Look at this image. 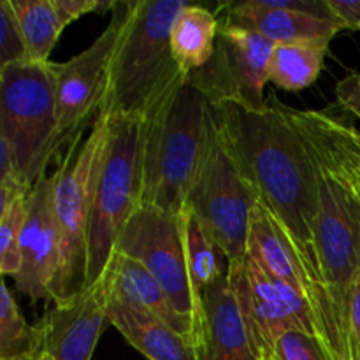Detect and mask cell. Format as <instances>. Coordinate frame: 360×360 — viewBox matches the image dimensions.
Returning <instances> with one entry per match:
<instances>
[{
	"label": "cell",
	"instance_id": "cell-4",
	"mask_svg": "<svg viewBox=\"0 0 360 360\" xmlns=\"http://www.w3.org/2000/svg\"><path fill=\"white\" fill-rule=\"evenodd\" d=\"M217 141L213 104L188 77L174 97L144 122V206L181 214Z\"/></svg>",
	"mask_w": 360,
	"mask_h": 360
},
{
	"label": "cell",
	"instance_id": "cell-28",
	"mask_svg": "<svg viewBox=\"0 0 360 360\" xmlns=\"http://www.w3.org/2000/svg\"><path fill=\"white\" fill-rule=\"evenodd\" d=\"M347 326L350 333V347L360 348V271L352 280L347 294Z\"/></svg>",
	"mask_w": 360,
	"mask_h": 360
},
{
	"label": "cell",
	"instance_id": "cell-10",
	"mask_svg": "<svg viewBox=\"0 0 360 360\" xmlns=\"http://www.w3.org/2000/svg\"><path fill=\"white\" fill-rule=\"evenodd\" d=\"M227 276L260 360H273L278 340L290 330L319 336L308 299L267 273L248 253L229 262Z\"/></svg>",
	"mask_w": 360,
	"mask_h": 360
},
{
	"label": "cell",
	"instance_id": "cell-11",
	"mask_svg": "<svg viewBox=\"0 0 360 360\" xmlns=\"http://www.w3.org/2000/svg\"><path fill=\"white\" fill-rule=\"evenodd\" d=\"M257 202L253 190L218 139L185 207L192 211L227 262L246 255L250 218Z\"/></svg>",
	"mask_w": 360,
	"mask_h": 360
},
{
	"label": "cell",
	"instance_id": "cell-12",
	"mask_svg": "<svg viewBox=\"0 0 360 360\" xmlns=\"http://www.w3.org/2000/svg\"><path fill=\"white\" fill-rule=\"evenodd\" d=\"M273 48L274 42L259 32L220 23L213 58L188 77L211 104H236L250 111H264L269 108L266 84Z\"/></svg>",
	"mask_w": 360,
	"mask_h": 360
},
{
	"label": "cell",
	"instance_id": "cell-21",
	"mask_svg": "<svg viewBox=\"0 0 360 360\" xmlns=\"http://www.w3.org/2000/svg\"><path fill=\"white\" fill-rule=\"evenodd\" d=\"M327 48L326 42L274 44L267 69L269 83L287 91L309 88L322 72Z\"/></svg>",
	"mask_w": 360,
	"mask_h": 360
},
{
	"label": "cell",
	"instance_id": "cell-18",
	"mask_svg": "<svg viewBox=\"0 0 360 360\" xmlns=\"http://www.w3.org/2000/svg\"><path fill=\"white\" fill-rule=\"evenodd\" d=\"M102 280L105 281L109 294L146 309L151 315L167 323L176 333L195 340L207 352L206 340L200 334L195 322L188 316L181 315L174 308L164 288L143 264L123 255V253L115 252V257L111 259V264Z\"/></svg>",
	"mask_w": 360,
	"mask_h": 360
},
{
	"label": "cell",
	"instance_id": "cell-17",
	"mask_svg": "<svg viewBox=\"0 0 360 360\" xmlns=\"http://www.w3.org/2000/svg\"><path fill=\"white\" fill-rule=\"evenodd\" d=\"M108 322L148 360H210L195 340L176 333L150 311L109 292Z\"/></svg>",
	"mask_w": 360,
	"mask_h": 360
},
{
	"label": "cell",
	"instance_id": "cell-9",
	"mask_svg": "<svg viewBox=\"0 0 360 360\" xmlns=\"http://www.w3.org/2000/svg\"><path fill=\"white\" fill-rule=\"evenodd\" d=\"M136 2L116 4L111 21L90 48L63 63H53L58 109V151L91 127L101 112L109 69L120 41L132 20Z\"/></svg>",
	"mask_w": 360,
	"mask_h": 360
},
{
	"label": "cell",
	"instance_id": "cell-2",
	"mask_svg": "<svg viewBox=\"0 0 360 360\" xmlns=\"http://www.w3.org/2000/svg\"><path fill=\"white\" fill-rule=\"evenodd\" d=\"M218 139L231 155L257 200L283 224L308 260L320 292L316 322H322V290L311 259L313 227L319 214V176L301 134L283 105L250 111L236 104H213Z\"/></svg>",
	"mask_w": 360,
	"mask_h": 360
},
{
	"label": "cell",
	"instance_id": "cell-8",
	"mask_svg": "<svg viewBox=\"0 0 360 360\" xmlns=\"http://www.w3.org/2000/svg\"><path fill=\"white\" fill-rule=\"evenodd\" d=\"M116 252L143 264L160 283L174 308L192 319L206 340L204 302L195 294L188 271L183 214L143 204L123 227Z\"/></svg>",
	"mask_w": 360,
	"mask_h": 360
},
{
	"label": "cell",
	"instance_id": "cell-30",
	"mask_svg": "<svg viewBox=\"0 0 360 360\" xmlns=\"http://www.w3.org/2000/svg\"><path fill=\"white\" fill-rule=\"evenodd\" d=\"M334 18L343 28L360 30V0H327Z\"/></svg>",
	"mask_w": 360,
	"mask_h": 360
},
{
	"label": "cell",
	"instance_id": "cell-6",
	"mask_svg": "<svg viewBox=\"0 0 360 360\" xmlns=\"http://www.w3.org/2000/svg\"><path fill=\"white\" fill-rule=\"evenodd\" d=\"M143 120L109 118L88 229L86 288L104 278L123 227L143 206Z\"/></svg>",
	"mask_w": 360,
	"mask_h": 360
},
{
	"label": "cell",
	"instance_id": "cell-20",
	"mask_svg": "<svg viewBox=\"0 0 360 360\" xmlns=\"http://www.w3.org/2000/svg\"><path fill=\"white\" fill-rule=\"evenodd\" d=\"M220 21L217 13L190 2L176 18L171 30V48L186 74L202 70L217 48Z\"/></svg>",
	"mask_w": 360,
	"mask_h": 360
},
{
	"label": "cell",
	"instance_id": "cell-33",
	"mask_svg": "<svg viewBox=\"0 0 360 360\" xmlns=\"http://www.w3.org/2000/svg\"><path fill=\"white\" fill-rule=\"evenodd\" d=\"M352 360H360V348L352 345Z\"/></svg>",
	"mask_w": 360,
	"mask_h": 360
},
{
	"label": "cell",
	"instance_id": "cell-16",
	"mask_svg": "<svg viewBox=\"0 0 360 360\" xmlns=\"http://www.w3.org/2000/svg\"><path fill=\"white\" fill-rule=\"evenodd\" d=\"M224 11V23L248 28L262 34L274 44L285 42H326L330 44L338 32L343 30L340 23L301 11L274 7L271 0H245L218 6Z\"/></svg>",
	"mask_w": 360,
	"mask_h": 360
},
{
	"label": "cell",
	"instance_id": "cell-24",
	"mask_svg": "<svg viewBox=\"0 0 360 360\" xmlns=\"http://www.w3.org/2000/svg\"><path fill=\"white\" fill-rule=\"evenodd\" d=\"M39 347L37 330L25 322L13 292L2 281L0 295V360L28 354Z\"/></svg>",
	"mask_w": 360,
	"mask_h": 360
},
{
	"label": "cell",
	"instance_id": "cell-32",
	"mask_svg": "<svg viewBox=\"0 0 360 360\" xmlns=\"http://www.w3.org/2000/svg\"><path fill=\"white\" fill-rule=\"evenodd\" d=\"M355 172L360 185V130H357V144H355Z\"/></svg>",
	"mask_w": 360,
	"mask_h": 360
},
{
	"label": "cell",
	"instance_id": "cell-34",
	"mask_svg": "<svg viewBox=\"0 0 360 360\" xmlns=\"http://www.w3.org/2000/svg\"><path fill=\"white\" fill-rule=\"evenodd\" d=\"M357 77H359V81H360V72H357Z\"/></svg>",
	"mask_w": 360,
	"mask_h": 360
},
{
	"label": "cell",
	"instance_id": "cell-3",
	"mask_svg": "<svg viewBox=\"0 0 360 360\" xmlns=\"http://www.w3.org/2000/svg\"><path fill=\"white\" fill-rule=\"evenodd\" d=\"M186 0H137L109 69L98 116L153 118L186 83L171 48V30Z\"/></svg>",
	"mask_w": 360,
	"mask_h": 360
},
{
	"label": "cell",
	"instance_id": "cell-35",
	"mask_svg": "<svg viewBox=\"0 0 360 360\" xmlns=\"http://www.w3.org/2000/svg\"><path fill=\"white\" fill-rule=\"evenodd\" d=\"M359 188H360V185H359Z\"/></svg>",
	"mask_w": 360,
	"mask_h": 360
},
{
	"label": "cell",
	"instance_id": "cell-22",
	"mask_svg": "<svg viewBox=\"0 0 360 360\" xmlns=\"http://www.w3.org/2000/svg\"><path fill=\"white\" fill-rule=\"evenodd\" d=\"M20 20L32 62L48 63L67 27L55 0H11Z\"/></svg>",
	"mask_w": 360,
	"mask_h": 360
},
{
	"label": "cell",
	"instance_id": "cell-31",
	"mask_svg": "<svg viewBox=\"0 0 360 360\" xmlns=\"http://www.w3.org/2000/svg\"><path fill=\"white\" fill-rule=\"evenodd\" d=\"M2 360H55L51 357V354L49 352H46L44 348H35V350L28 352V354H23V355H18V357H13V359H2Z\"/></svg>",
	"mask_w": 360,
	"mask_h": 360
},
{
	"label": "cell",
	"instance_id": "cell-19",
	"mask_svg": "<svg viewBox=\"0 0 360 360\" xmlns=\"http://www.w3.org/2000/svg\"><path fill=\"white\" fill-rule=\"evenodd\" d=\"M210 360H260L227 273L202 295Z\"/></svg>",
	"mask_w": 360,
	"mask_h": 360
},
{
	"label": "cell",
	"instance_id": "cell-26",
	"mask_svg": "<svg viewBox=\"0 0 360 360\" xmlns=\"http://www.w3.org/2000/svg\"><path fill=\"white\" fill-rule=\"evenodd\" d=\"M32 62L11 0H0V67Z\"/></svg>",
	"mask_w": 360,
	"mask_h": 360
},
{
	"label": "cell",
	"instance_id": "cell-15",
	"mask_svg": "<svg viewBox=\"0 0 360 360\" xmlns=\"http://www.w3.org/2000/svg\"><path fill=\"white\" fill-rule=\"evenodd\" d=\"M246 253L253 257L267 273L301 292L311 304L316 319L320 292L313 280L308 260L283 224L260 202L255 204L250 218Z\"/></svg>",
	"mask_w": 360,
	"mask_h": 360
},
{
	"label": "cell",
	"instance_id": "cell-14",
	"mask_svg": "<svg viewBox=\"0 0 360 360\" xmlns=\"http://www.w3.org/2000/svg\"><path fill=\"white\" fill-rule=\"evenodd\" d=\"M108 322L105 281L88 288L79 297L55 304L37 323L39 347L55 360H91Z\"/></svg>",
	"mask_w": 360,
	"mask_h": 360
},
{
	"label": "cell",
	"instance_id": "cell-5",
	"mask_svg": "<svg viewBox=\"0 0 360 360\" xmlns=\"http://www.w3.org/2000/svg\"><path fill=\"white\" fill-rule=\"evenodd\" d=\"M109 137V118L97 116L88 132L69 144L55 174V214L60 232V264L49 299L63 304L86 292L88 229L91 204Z\"/></svg>",
	"mask_w": 360,
	"mask_h": 360
},
{
	"label": "cell",
	"instance_id": "cell-7",
	"mask_svg": "<svg viewBox=\"0 0 360 360\" xmlns=\"http://www.w3.org/2000/svg\"><path fill=\"white\" fill-rule=\"evenodd\" d=\"M0 141L13 151L21 178L34 186L58 153L53 62L0 67Z\"/></svg>",
	"mask_w": 360,
	"mask_h": 360
},
{
	"label": "cell",
	"instance_id": "cell-1",
	"mask_svg": "<svg viewBox=\"0 0 360 360\" xmlns=\"http://www.w3.org/2000/svg\"><path fill=\"white\" fill-rule=\"evenodd\" d=\"M319 176V214L313 227L311 259L322 290L320 341L333 360H352L347 294L360 271V188L355 172L357 129L316 109L283 105Z\"/></svg>",
	"mask_w": 360,
	"mask_h": 360
},
{
	"label": "cell",
	"instance_id": "cell-27",
	"mask_svg": "<svg viewBox=\"0 0 360 360\" xmlns=\"http://www.w3.org/2000/svg\"><path fill=\"white\" fill-rule=\"evenodd\" d=\"M273 360H333L315 334L290 330L278 340Z\"/></svg>",
	"mask_w": 360,
	"mask_h": 360
},
{
	"label": "cell",
	"instance_id": "cell-29",
	"mask_svg": "<svg viewBox=\"0 0 360 360\" xmlns=\"http://www.w3.org/2000/svg\"><path fill=\"white\" fill-rule=\"evenodd\" d=\"M336 98L345 111L360 120V81L357 74H350L338 83Z\"/></svg>",
	"mask_w": 360,
	"mask_h": 360
},
{
	"label": "cell",
	"instance_id": "cell-13",
	"mask_svg": "<svg viewBox=\"0 0 360 360\" xmlns=\"http://www.w3.org/2000/svg\"><path fill=\"white\" fill-rule=\"evenodd\" d=\"M21 269L16 290L32 301L49 299L60 264V232L55 214V174L41 176L27 197V220L21 232Z\"/></svg>",
	"mask_w": 360,
	"mask_h": 360
},
{
	"label": "cell",
	"instance_id": "cell-25",
	"mask_svg": "<svg viewBox=\"0 0 360 360\" xmlns=\"http://www.w3.org/2000/svg\"><path fill=\"white\" fill-rule=\"evenodd\" d=\"M27 220V197L0 210V273L16 276L21 269V232Z\"/></svg>",
	"mask_w": 360,
	"mask_h": 360
},
{
	"label": "cell",
	"instance_id": "cell-23",
	"mask_svg": "<svg viewBox=\"0 0 360 360\" xmlns=\"http://www.w3.org/2000/svg\"><path fill=\"white\" fill-rule=\"evenodd\" d=\"M183 227H185L186 259L195 294L202 299L204 292L217 283L227 273V259L221 255L218 246L211 241L207 232L199 224L190 210H183Z\"/></svg>",
	"mask_w": 360,
	"mask_h": 360
}]
</instances>
